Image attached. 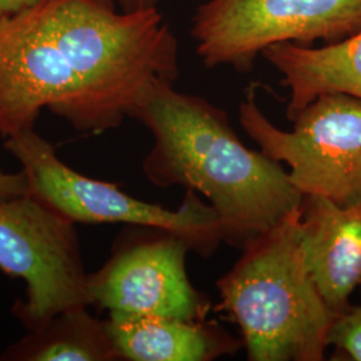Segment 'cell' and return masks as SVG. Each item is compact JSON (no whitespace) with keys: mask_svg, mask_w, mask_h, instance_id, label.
<instances>
[{"mask_svg":"<svg viewBox=\"0 0 361 361\" xmlns=\"http://www.w3.org/2000/svg\"><path fill=\"white\" fill-rule=\"evenodd\" d=\"M178 75V39L158 8L42 0L0 18V135L35 129L44 109L79 133L102 134Z\"/></svg>","mask_w":361,"mask_h":361,"instance_id":"obj_1","label":"cell"},{"mask_svg":"<svg viewBox=\"0 0 361 361\" xmlns=\"http://www.w3.org/2000/svg\"><path fill=\"white\" fill-rule=\"evenodd\" d=\"M131 118L152 131L146 178L158 188L182 186L205 195L219 216L224 241L243 246L302 202L284 168L247 149L229 116L205 98L158 83Z\"/></svg>","mask_w":361,"mask_h":361,"instance_id":"obj_2","label":"cell"},{"mask_svg":"<svg viewBox=\"0 0 361 361\" xmlns=\"http://www.w3.org/2000/svg\"><path fill=\"white\" fill-rule=\"evenodd\" d=\"M301 225L302 205L249 240L217 281L216 310L238 324L249 360H324L336 314L307 267Z\"/></svg>","mask_w":361,"mask_h":361,"instance_id":"obj_3","label":"cell"},{"mask_svg":"<svg viewBox=\"0 0 361 361\" xmlns=\"http://www.w3.org/2000/svg\"><path fill=\"white\" fill-rule=\"evenodd\" d=\"M4 147L26 173L30 195L74 224L122 222L166 231L202 256L212 255L224 241L216 210L193 190H186L177 210L143 202L116 183L92 180L68 168L35 129L6 138Z\"/></svg>","mask_w":361,"mask_h":361,"instance_id":"obj_4","label":"cell"},{"mask_svg":"<svg viewBox=\"0 0 361 361\" xmlns=\"http://www.w3.org/2000/svg\"><path fill=\"white\" fill-rule=\"evenodd\" d=\"M238 119L261 153L290 168L289 180L302 197H324L341 207L361 204V99L322 95L286 131L264 114L250 86Z\"/></svg>","mask_w":361,"mask_h":361,"instance_id":"obj_5","label":"cell"},{"mask_svg":"<svg viewBox=\"0 0 361 361\" xmlns=\"http://www.w3.org/2000/svg\"><path fill=\"white\" fill-rule=\"evenodd\" d=\"M361 30V0H205L190 37L207 68L246 73L276 43H334Z\"/></svg>","mask_w":361,"mask_h":361,"instance_id":"obj_6","label":"cell"},{"mask_svg":"<svg viewBox=\"0 0 361 361\" xmlns=\"http://www.w3.org/2000/svg\"><path fill=\"white\" fill-rule=\"evenodd\" d=\"M0 271L26 283L13 314L30 331L91 305L75 224L30 194L0 201Z\"/></svg>","mask_w":361,"mask_h":361,"instance_id":"obj_7","label":"cell"},{"mask_svg":"<svg viewBox=\"0 0 361 361\" xmlns=\"http://www.w3.org/2000/svg\"><path fill=\"white\" fill-rule=\"evenodd\" d=\"M189 250L178 235L154 228L123 240L104 267L87 276L91 305L109 312L204 322L209 301L189 280Z\"/></svg>","mask_w":361,"mask_h":361,"instance_id":"obj_8","label":"cell"},{"mask_svg":"<svg viewBox=\"0 0 361 361\" xmlns=\"http://www.w3.org/2000/svg\"><path fill=\"white\" fill-rule=\"evenodd\" d=\"M301 244L312 279L338 314L361 285V204L337 205L324 197H302Z\"/></svg>","mask_w":361,"mask_h":361,"instance_id":"obj_9","label":"cell"},{"mask_svg":"<svg viewBox=\"0 0 361 361\" xmlns=\"http://www.w3.org/2000/svg\"><path fill=\"white\" fill-rule=\"evenodd\" d=\"M261 56L280 73L289 90L286 118L290 122L322 95L345 94L361 99V30L322 47L276 43Z\"/></svg>","mask_w":361,"mask_h":361,"instance_id":"obj_10","label":"cell"},{"mask_svg":"<svg viewBox=\"0 0 361 361\" xmlns=\"http://www.w3.org/2000/svg\"><path fill=\"white\" fill-rule=\"evenodd\" d=\"M106 326L125 360L207 361L240 349L237 340L204 322L110 312Z\"/></svg>","mask_w":361,"mask_h":361,"instance_id":"obj_11","label":"cell"},{"mask_svg":"<svg viewBox=\"0 0 361 361\" xmlns=\"http://www.w3.org/2000/svg\"><path fill=\"white\" fill-rule=\"evenodd\" d=\"M78 305L54 316L6 349V361L119 360L106 322H99Z\"/></svg>","mask_w":361,"mask_h":361,"instance_id":"obj_12","label":"cell"},{"mask_svg":"<svg viewBox=\"0 0 361 361\" xmlns=\"http://www.w3.org/2000/svg\"><path fill=\"white\" fill-rule=\"evenodd\" d=\"M326 340L350 360L361 361V304L336 314Z\"/></svg>","mask_w":361,"mask_h":361,"instance_id":"obj_13","label":"cell"},{"mask_svg":"<svg viewBox=\"0 0 361 361\" xmlns=\"http://www.w3.org/2000/svg\"><path fill=\"white\" fill-rule=\"evenodd\" d=\"M30 194L28 180L23 170L7 173L0 169V201H7Z\"/></svg>","mask_w":361,"mask_h":361,"instance_id":"obj_14","label":"cell"},{"mask_svg":"<svg viewBox=\"0 0 361 361\" xmlns=\"http://www.w3.org/2000/svg\"><path fill=\"white\" fill-rule=\"evenodd\" d=\"M40 1L42 0H0V13L3 15H13L34 7Z\"/></svg>","mask_w":361,"mask_h":361,"instance_id":"obj_15","label":"cell"},{"mask_svg":"<svg viewBox=\"0 0 361 361\" xmlns=\"http://www.w3.org/2000/svg\"><path fill=\"white\" fill-rule=\"evenodd\" d=\"M116 4L122 11H145V10H152V8H158V4L161 0H116Z\"/></svg>","mask_w":361,"mask_h":361,"instance_id":"obj_16","label":"cell"},{"mask_svg":"<svg viewBox=\"0 0 361 361\" xmlns=\"http://www.w3.org/2000/svg\"><path fill=\"white\" fill-rule=\"evenodd\" d=\"M1 16H3V13H0V18H1Z\"/></svg>","mask_w":361,"mask_h":361,"instance_id":"obj_17","label":"cell"}]
</instances>
